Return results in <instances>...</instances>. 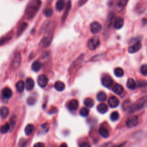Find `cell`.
<instances>
[{
    "instance_id": "obj_1",
    "label": "cell",
    "mask_w": 147,
    "mask_h": 147,
    "mask_svg": "<svg viewBox=\"0 0 147 147\" xmlns=\"http://www.w3.org/2000/svg\"><path fill=\"white\" fill-rule=\"evenodd\" d=\"M41 5V2L40 0H33L28 6L26 11V16L27 19L31 20L35 16L39 10Z\"/></svg>"
},
{
    "instance_id": "obj_2",
    "label": "cell",
    "mask_w": 147,
    "mask_h": 147,
    "mask_svg": "<svg viewBox=\"0 0 147 147\" xmlns=\"http://www.w3.org/2000/svg\"><path fill=\"white\" fill-rule=\"evenodd\" d=\"M147 103V96H144L138 99L132 105L129 110V113H133L142 109Z\"/></svg>"
},
{
    "instance_id": "obj_3",
    "label": "cell",
    "mask_w": 147,
    "mask_h": 147,
    "mask_svg": "<svg viewBox=\"0 0 147 147\" xmlns=\"http://www.w3.org/2000/svg\"><path fill=\"white\" fill-rule=\"evenodd\" d=\"M100 44V40L99 37L94 36L89 39L87 43V47L89 50H95V49L99 46Z\"/></svg>"
},
{
    "instance_id": "obj_4",
    "label": "cell",
    "mask_w": 147,
    "mask_h": 147,
    "mask_svg": "<svg viewBox=\"0 0 147 147\" xmlns=\"http://www.w3.org/2000/svg\"><path fill=\"white\" fill-rule=\"evenodd\" d=\"M138 123V118L136 116H132L129 117L126 121V125L128 128H133L137 125Z\"/></svg>"
},
{
    "instance_id": "obj_5",
    "label": "cell",
    "mask_w": 147,
    "mask_h": 147,
    "mask_svg": "<svg viewBox=\"0 0 147 147\" xmlns=\"http://www.w3.org/2000/svg\"><path fill=\"white\" fill-rule=\"evenodd\" d=\"M102 25L98 22H94L90 25L91 32L94 34L100 33L102 30Z\"/></svg>"
},
{
    "instance_id": "obj_6",
    "label": "cell",
    "mask_w": 147,
    "mask_h": 147,
    "mask_svg": "<svg viewBox=\"0 0 147 147\" xmlns=\"http://www.w3.org/2000/svg\"><path fill=\"white\" fill-rule=\"evenodd\" d=\"M21 62V55L20 53H17L14 55V58L13 60L12 65L15 69H17L19 67Z\"/></svg>"
},
{
    "instance_id": "obj_7",
    "label": "cell",
    "mask_w": 147,
    "mask_h": 147,
    "mask_svg": "<svg viewBox=\"0 0 147 147\" xmlns=\"http://www.w3.org/2000/svg\"><path fill=\"white\" fill-rule=\"evenodd\" d=\"M37 83L39 86H40L42 88L45 87L48 83V79L45 75H40L37 79Z\"/></svg>"
},
{
    "instance_id": "obj_8",
    "label": "cell",
    "mask_w": 147,
    "mask_h": 147,
    "mask_svg": "<svg viewBox=\"0 0 147 147\" xmlns=\"http://www.w3.org/2000/svg\"><path fill=\"white\" fill-rule=\"evenodd\" d=\"M52 35H47L45 36L41 41V45L43 47H47L50 44L52 40Z\"/></svg>"
},
{
    "instance_id": "obj_9",
    "label": "cell",
    "mask_w": 147,
    "mask_h": 147,
    "mask_svg": "<svg viewBox=\"0 0 147 147\" xmlns=\"http://www.w3.org/2000/svg\"><path fill=\"white\" fill-rule=\"evenodd\" d=\"M108 104H109V105L110 106V107L115 108L118 106V105L120 104V101L116 96H111L109 99Z\"/></svg>"
},
{
    "instance_id": "obj_10",
    "label": "cell",
    "mask_w": 147,
    "mask_h": 147,
    "mask_svg": "<svg viewBox=\"0 0 147 147\" xmlns=\"http://www.w3.org/2000/svg\"><path fill=\"white\" fill-rule=\"evenodd\" d=\"M102 83L104 86L106 87H110L113 85V80L110 76H105L102 80Z\"/></svg>"
},
{
    "instance_id": "obj_11",
    "label": "cell",
    "mask_w": 147,
    "mask_h": 147,
    "mask_svg": "<svg viewBox=\"0 0 147 147\" xmlns=\"http://www.w3.org/2000/svg\"><path fill=\"white\" fill-rule=\"evenodd\" d=\"M79 107V103L76 100H72L68 104V108L71 111H75L78 109Z\"/></svg>"
},
{
    "instance_id": "obj_12",
    "label": "cell",
    "mask_w": 147,
    "mask_h": 147,
    "mask_svg": "<svg viewBox=\"0 0 147 147\" xmlns=\"http://www.w3.org/2000/svg\"><path fill=\"white\" fill-rule=\"evenodd\" d=\"M141 45L140 43H139V42L136 43L134 44L129 47V48L128 49V51L130 54L135 53L140 50L141 48Z\"/></svg>"
},
{
    "instance_id": "obj_13",
    "label": "cell",
    "mask_w": 147,
    "mask_h": 147,
    "mask_svg": "<svg viewBox=\"0 0 147 147\" xmlns=\"http://www.w3.org/2000/svg\"><path fill=\"white\" fill-rule=\"evenodd\" d=\"M2 94L3 97L5 99H9L12 96L13 92L11 88L8 87H5L3 90Z\"/></svg>"
},
{
    "instance_id": "obj_14",
    "label": "cell",
    "mask_w": 147,
    "mask_h": 147,
    "mask_svg": "<svg viewBox=\"0 0 147 147\" xmlns=\"http://www.w3.org/2000/svg\"><path fill=\"white\" fill-rule=\"evenodd\" d=\"M124 21L123 18L121 17H118L116 18L114 21V27L117 29L121 28L124 25Z\"/></svg>"
},
{
    "instance_id": "obj_15",
    "label": "cell",
    "mask_w": 147,
    "mask_h": 147,
    "mask_svg": "<svg viewBox=\"0 0 147 147\" xmlns=\"http://www.w3.org/2000/svg\"><path fill=\"white\" fill-rule=\"evenodd\" d=\"M9 114V110L7 107L3 106L0 108V116L3 118H6Z\"/></svg>"
},
{
    "instance_id": "obj_16",
    "label": "cell",
    "mask_w": 147,
    "mask_h": 147,
    "mask_svg": "<svg viewBox=\"0 0 147 147\" xmlns=\"http://www.w3.org/2000/svg\"><path fill=\"white\" fill-rule=\"evenodd\" d=\"M35 86V82L34 80L31 78H28L26 80V83H25V86L27 90H31L33 89Z\"/></svg>"
},
{
    "instance_id": "obj_17",
    "label": "cell",
    "mask_w": 147,
    "mask_h": 147,
    "mask_svg": "<svg viewBox=\"0 0 147 147\" xmlns=\"http://www.w3.org/2000/svg\"><path fill=\"white\" fill-rule=\"evenodd\" d=\"M96 98L98 101H99L100 102H104L107 99V95L105 92L103 91H101L97 94Z\"/></svg>"
},
{
    "instance_id": "obj_18",
    "label": "cell",
    "mask_w": 147,
    "mask_h": 147,
    "mask_svg": "<svg viewBox=\"0 0 147 147\" xmlns=\"http://www.w3.org/2000/svg\"><path fill=\"white\" fill-rule=\"evenodd\" d=\"M55 88L59 91H62L65 88V84L61 81H57L54 84Z\"/></svg>"
},
{
    "instance_id": "obj_19",
    "label": "cell",
    "mask_w": 147,
    "mask_h": 147,
    "mask_svg": "<svg viewBox=\"0 0 147 147\" xmlns=\"http://www.w3.org/2000/svg\"><path fill=\"white\" fill-rule=\"evenodd\" d=\"M113 91L116 94H117L118 95H120L124 92V88L121 85H120L119 84H116L113 87Z\"/></svg>"
},
{
    "instance_id": "obj_20",
    "label": "cell",
    "mask_w": 147,
    "mask_h": 147,
    "mask_svg": "<svg viewBox=\"0 0 147 147\" xmlns=\"http://www.w3.org/2000/svg\"><path fill=\"white\" fill-rule=\"evenodd\" d=\"M97 110L101 114H105L108 111V106L105 104H101L97 106Z\"/></svg>"
},
{
    "instance_id": "obj_21",
    "label": "cell",
    "mask_w": 147,
    "mask_h": 147,
    "mask_svg": "<svg viewBox=\"0 0 147 147\" xmlns=\"http://www.w3.org/2000/svg\"><path fill=\"white\" fill-rule=\"evenodd\" d=\"M28 27V24L27 23H22L19 27L18 29H17V35L20 36L21 35L23 32L24 31V30L27 28Z\"/></svg>"
},
{
    "instance_id": "obj_22",
    "label": "cell",
    "mask_w": 147,
    "mask_h": 147,
    "mask_svg": "<svg viewBox=\"0 0 147 147\" xmlns=\"http://www.w3.org/2000/svg\"><path fill=\"white\" fill-rule=\"evenodd\" d=\"M127 87L130 90H134L136 87V83L133 78L128 79L126 83Z\"/></svg>"
},
{
    "instance_id": "obj_23",
    "label": "cell",
    "mask_w": 147,
    "mask_h": 147,
    "mask_svg": "<svg viewBox=\"0 0 147 147\" xmlns=\"http://www.w3.org/2000/svg\"><path fill=\"white\" fill-rule=\"evenodd\" d=\"M16 90L19 92H22L24 91L25 88V83L23 80H19L16 85Z\"/></svg>"
},
{
    "instance_id": "obj_24",
    "label": "cell",
    "mask_w": 147,
    "mask_h": 147,
    "mask_svg": "<svg viewBox=\"0 0 147 147\" xmlns=\"http://www.w3.org/2000/svg\"><path fill=\"white\" fill-rule=\"evenodd\" d=\"M41 67L42 65L39 61H35L32 65V69L35 72L39 71L41 69Z\"/></svg>"
},
{
    "instance_id": "obj_25",
    "label": "cell",
    "mask_w": 147,
    "mask_h": 147,
    "mask_svg": "<svg viewBox=\"0 0 147 147\" xmlns=\"http://www.w3.org/2000/svg\"><path fill=\"white\" fill-rule=\"evenodd\" d=\"M65 7V0H58L56 4V8L59 11H62Z\"/></svg>"
},
{
    "instance_id": "obj_26",
    "label": "cell",
    "mask_w": 147,
    "mask_h": 147,
    "mask_svg": "<svg viewBox=\"0 0 147 147\" xmlns=\"http://www.w3.org/2000/svg\"><path fill=\"white\" fill-rule=\"evenodd\" d=\"M100 134L104 138H107L109 136V131L104 127H101L99 129Z\"/></svg>"
},
{
    "instance_id": "obj_27",
    "label": "cell",
    "mask_w": 147,
    "mask_h": 147,
    "mask_svg": "<svg viewBox=\"0 0 147 147\" xmlns=\"http://www.w3.org/2000/svg\"><path fill=\"white\" fill-rule=\"evenodd\" d=\"M34 130V126L32 124H28L25 128V133L27 136L32 134Z\"/></svg>"
},
{
    "instance_id": "obj_28",
    "label": "cell",
    "mask_w": 147,
    "mask_h": 147,
    "mask_svg": "<svg viewBox=\"0 0 147 147\" xmlns=\"http://www.w3.org/2000/svg\"><path fill=\"white\" fill-rule=\"evenodd\" d=\"M84 104L88 108H91L94 105V101L92 98H87L84 100Z\"/></svg>"
},
{
    "instance_id": "obj_29",
    "label": "cell",
    "mask_w": 147,
    "mask_h": 147,
    "mask_svg": "<svg viewBox=\"0 0 147 147\" xmlns=\"http://www.w3.org/2000/svg\"><path fill=\"white\" fill-rule=\"evenodd\" d=\"M132 104L130 100H126L125 101L123 104H122V109L126 111V110H129V109L130 108L131 106H132Z\"/></svg>"
},
{
    "instance_id": "obj_30",
    "label": "cell",
    "mask_w": 147,
    "mask_h": 147,
    "mask_svg": "<svg viewBox=\"0 0 147 147\" xmlns=\"http://www.w3.org/2000/svg\"><path fill=\"white\" fill-rule=\"evenodd\" d=\"M10 129V125L8 123L5 124L4 125H3L0 128V132L3 134H6Z\"/></svg>"
},
{
    "instance_id": "obj_31",
    "label": "cell",
    "mask_w": 147,
    "mask_h": 147,
    "mask_svg": "<svg viewBox=\"0 0 147 147\" xmlns=\"http://www.w3.org/2000/svg\"><path fill=\"white\" fill-rule=\"evenodd\" d=\"M114 73L117 77H122L124 74V70L121 68H116L114 70Z\"/></svg>"
},
{
    "instance_id": "obj_32",
    "label": "cell",
    "mask_w": 147,
    "mask_h": 147,
    "mask_svg": "<svg viewBox=\"0 0 147 147\" xmlns=\"http://www.w3.org/2000/svg\"><path fill=\"white\" fill-rule=\"evenodd\" d=\"M119 114L117 112H113L110 115V120L113 121H116L119 118Z\"/></svg>"
},
{
    "instance_id": "obj_33",
    "label": "cell",
    "mask_w": 147,
    "mask_h": 147,
    "mask_svg": "<svg viewBox=\"0 0 147 147\" xmlns=\"http://www.w3.org/2000/svg\"><path fill=\"white\" fill-rule=\"evenodd\" d=\"M70 8H71V3H70V1H69L68 2V3H67V9H66V11H65V13H64V15H63V16L62 20H63V21H64V20L66 19V18L67 17V15H68V14H69V11H70Z\"/></svg>"
},
{
    "instance_id": "obj_34",
    "label": "cell",
    "mask_w": 147,
    "mask_h": 147,
    "mask_svg": "<svg viewBox=\"0 0 147 147\" xmlns=\"http://www.w3.org/2000/svg\"><path fill=\"white\" fill-rule=\"evenodd\" d=\"M80 115L82 117H86L88 115V113H89V111L87 109V108H83L80 109Z\"/></svg>"
},
{
    "instance_id": "obj_35",
    "label": "cell",
    "mask_w": 147,
    "mask_h": 147,
    "mask_svg": "<svg viewBox=\"0 0 147 147\" xmlns=\"http://www.w3.org/2000/svg\"><path fill=\"white\" fill-rule=\"evenodd\" d=\"M128 0H120L119 3L118 4V8H120L121 9L125 8L126 5L127 4V2Z\"/></svg>"
},
{
    "instance_id": "obj_36",
    "label": "cell",
    "mask_w": 147,
    "mask_h": 147,
    "mask_svg": "<svg viewBox=\"0 0 147 147\" xmlns=\"http://www.w3.org/2000/svg\"><path fill=\"white\" fill-rule=\"evenodd\" d=\"M140 72L142 75L145 76H147V65H142L140 68Z\"/></svg>"
},
{
    "instance_id": "obj_37",
    "label": "cell",
    "mask_w": 147,
    "mask_h": 147,
    "mask_svg": "<svg viewBox=\"0 0 147 147\" xmlns=\"http://www.w3.org/2000/svg\"><path fill=\"white\" fill-rule=\"evenodd\" d=\"M36 98L33 96H30L27 100V103L29 105H33L36 103Z\"/></svg>"
},
{
    "instance_id": "obj_38",
    "label": "cell",
    "mask_w": 147,
    "mask_h": 147,
    "mask_svg": "<svg viewBox=\"0 0 147 147\" xmlns=\"http://www.w3.org/2000/svg\"><path fill=\"white\" fill-rule=\"evenodd\" d=\"M27 144V140L24 138H21L18 144L19 147H25Z\"/></svg>"
},
{
    "instance_id": "obj_39",
    "label": "cell",
    "mask_w": 147,
    "mask_h": 147,
    "mask_svg": "<svg viewBox=\"0 0 147 147\" xmlns=\"http://www.w3.org/2000/svg\"><path fill=\"white\" fill-rule=\"evenodd\" d=\"M53 14V10L52 8H48L45 11V15L46 17H50Z\"/></svg>"
},
{
    "instance_id": "obj_40",
    "label": "cell",
    "mask_w": 147,
    "mask_h": 147,
    "mask_svg": "<svg viewBox=\"0 0 147 147\" xmlns=\"http://www.w3.org/2000/svg\"><path fill=\"white\" fill-rule=\"evenodd\" d=\"M16 118L15 116H13L11 118L10 120V126H12V130L14 128L15 124H16Z\"/></svg>"
},
{
    "instance_id": "obj_41",
    "label": "cell",
    "mask_w": 147,
    "mask_h": 147,
    "mask_svg": "<svg viewBox=\"0 0 147 147\" xmlns=\"http://www.w3.org/2000/svg\"><path fill=\"white\" fill-rule=\"evenodd\" d=\"M11 37L7 36V37H5L3 39H0V45H1L3 44H4L5 43H7L9 40H11Z\"/></svg>"
},
{
    "instance_id": "obj_42",
    "label": "cell",
    "mask_w": 147,
    "mask_h": 147,
    "mask_svg": "<svg viewBox=\"0 0 147 147\" xmlns=\"http://www.w3.org/2000/svg\"><path fill=\"white\" fill-rule=\"evenodd\" d=\"M41 128L44 132H47L50 128V125L48 123H45L41 125Z\"/></svg>"
},
{
    "instance_id": "obj_43",
    "label": "cell",
    "mask_w": 147,
    "mask_h": 147,
    "mask_svg": "<svg viewBox=\"0 0 147 147\" xmlns=\"http://www.w3.org/2000/svg\"><path fill=\"white\" fill-rule=\"evenodd\" d=\"M33 147H45V146L44 144L42 142H37L34 145Z\"/></svg>"
},
{
    "instance_id": "obj_44",
    "label": "cell",
    "mask_w": 147,
    "mask_h": 147,
    "mask_svg": "<svg viewBox=\"0 0 147 147\" xmlns=\"http://www.w3.org/2000/svg\"><path fill=\"white\" fill-rule=\"evenodd\" d=\"M79 147H91V146L87 142H83L80 145Z\"/></svg>"
},
{
    "instance_id": "obj_45",
    "label": "cell",
    "mask_w": 147,
    "mask_h": 147,
    "mask_svg": "<svg viewBox=\"0 0 147 147\" xmlns=\"http://www.w3.org/2000/svg\"><path fill=\"white\" fill-rule=\"evenodd\" d=\"M60 147H68V146H67V144L66 143H63V144H61Z\"/></svg>"
},
{
    "instance_id": "obj_46",
    "label": "cell",
    "mask_w": 147,
    "mask_h": 147,
    "mask_svg": "<svg viewBox=\"0 0 147 147\" xmlns=\"http://www.w3.org/2000/svg\"><path fill=\"white\" fill-rule=\"evenodd\" d=\"M123 146V145L122 144H121V145H118V146H108V147H121V146ZM106 147H108V146H106Z\"/></svg>"
}]
</instances>
